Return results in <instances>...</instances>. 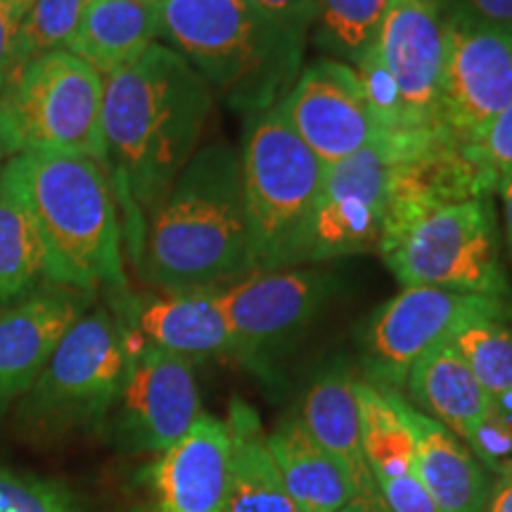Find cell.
Here are the masks:
<instances>
[{
  "label": "cell",
  "instance_id": "6da1fadb",
  "mask_svg": "<svg viewBox=\"0 0 512 512\" xmlns=\"http://www.w3.org/2000/svg\"><path fill=\"white\" fill-rule=\"evenodd\" d=\"M377 252L403 287L512 302L494 197L479 190L453 147L399 166Z\"/></svg>",
  "mask_w": 512,
  "mask_h": 512
},
{
  "label": "cell",
  "instance_id": "7a4b0ae2",
  "mask_svg": "<svg viewBox=\"0 0 512 512\" xmlns=\"http://www.w3.org/2000/svg\"><path fill=\"white\" fill-rule=\"evenodd\" d=\"M211 114L209 83L164 43L105 79V169L131 259L150 211L202 147Z\"/></svg>",
  "mask_w": 512,
  "mask_h": 512
},
{
  "label": "cell",
  "instance_id": "3957f363",
  "mask_svg": "<svg viewBox=\"0 0 512 512\" xmlns=\"http://www.w3.org/2000/svg\"><path fill=\"white\" fill-rule=\"evenodd\" d=\"M133 268L162 294L223 290L256 275L240 147L204 143L145 219Z\"/></svg>",
  "mask_w": 512,
  "mask_h": 512
},
{
  "label": "cell",
  "instance_id": "277c9868",
  "mask_svg": "<svg viewBox=\"0 0 512 512\" xmlns=\"http://www.w3.org/2000/svg\"><path fill=\"white\" fill-rule=\"evenodd\" d=\"M3 171L36 223L46 283L128 292L119 204L105 166L64 152H22Z\"/></svg>",
  "mask_w": 512,
  "mask_h": 512
},
{
  "label": "cell",
  "instance_id": "5b68a950",
  "mask_svg": "<svg viewBox=\"0 0 512 512\" xmlns=\"http://www.w3.org/2000/svg\"><path fill=\"white\" fill-rule=\"evenodd\" d=\"M157 17L164 46L183 55L211 91L245 117L278 105L304 67V50L249 0H169Z\"/></svg>",
  "mask_w": 512,
  "mask_h": 512
},
{
  "label": "cell",
  "instance_id": "8992f818",
  "mask_svg": "<svg viewBox=\"0 0 512 512\" xmlns=\"http://www.w3.org/2000/svg\"><path fill=\"white\" fill-rule=\"evenodd\" d=\"M240 171L256 273L306 264L325 164L292 131L278 105L245 117Z\"/></svg>",
  "mask_w": 512,
  "mask_h": 512
},
{
  "label": "cell",
  "instance_id": "52a82bcc",
  "mask_svg": "<svg viewBox=\"0 0 512 512\" xmlns=\"http://www.w3.org/2000/svg\"><path fill=\"white\" fill-rule=\"evenodd\" d=\"M444 57L446 17L439 0H389L373 48L356 67L384 131L446 145L439 124Z\"/></svg>",
  "mask_w": 512,
  "mask_h": 512
},
{
  "label": "cell",
  "instance_id": "ba28073f",
  "mask_svg": "<svg viewBox=\"0 0 512 512\" xmlns=\"http://www.w3.org/2000/svg\"><path fill=\"white\" fill-rule=\"evenodd\" d=\"M126 366L119 320L107 309H88L64 332L36 382L15 403L17 427L34 439L95 430L110 418Z\"/></svg>",
  "mask_w": 512,
  "mask_h": 512
},
{
  "label": "cell",
  "instance_id": "9c48e42d",
  "mask_svg": "<svg viewBox=\"0 0 512 512\" xmlns=\"http://www.w3.org/2000/svg\"><path fill=\"white\" fill-rule=\"evenodd\" d=\"M105 79L69 50H50L24 64L0 93L12 157L64 152L105 166Z\"/></svg>",
  "mask_w": 512,
  "mask_h": 512
},
{
  "label": "cell",
  "instance_id": "30bf717a",
  "mask_svg": "<svg viewBox=\"0 0 512 512\" xmlns=\"http://www.w3.org/2000/svg\"><path fill=\"white\" fill-rule=\"evenodd\" d=\"M446 145L384 136L342 162L325 166L306 240V264L373 252L380 240L399 166Z\"/></svg>",
  "mask_w": 512,
  "mask_h": 512
},
{
  "label": "cell",
  "instance_id": "8fae6325",
  "mask_svg": "<svg viewBox=\"0 0 512 512\" xmlns=\"http://www.w3.org/2000/svg\"><path fill=\"white\" fill-rule=\"evenodd\" d=\"M339 294V275L323 268L256 273L216 292L233 335V361L266 375L323 316Z\"/></svg>",
  "mask_w": 512,
  "mask_h": 512
},
{
  "label": "cell",
  "instance_id": "7c38bea8",
  "mask_svg": "<svg viewBox=\"0 0 512 512\" xmlns=\"http://www.w3.org/2000/svg\"><path fill=\"white\" fill-rule=\"evenodd\" d=\"M510 302L439 287H403L380 306L363 332V368L375 387L403 392L420 356L446 342L467 320L505 316Z\"/></svg>",
  "mask_w": 512,
  "mask_h": 512
},
{
  "label": "cell",
  "instance_id": "4fadbf2b",
  "mask_svg": "<svg viewBox=\"0 0 512 512\" xmlns=\"http://www.w3.org/2000/svg\"><path fill=\"white\" fill-rule=\"evenodd\" d=\"M112 434L126 453H159L176 446L202 415L192 361L140 344L112 408Z\"/></svg>",
  "mask_w": 512,
  "mask_h": 512
},
{
  "label": "cell",
  "instance_id": "5bb4252c",
  "mask_svg": "<svg viewBox=\"0 0 512 512\" xmlns=\"http://www.w3.org/2000/svg\"><path fill=\"white\" fill-rule=\"evenodd\" d=\"M512 102V34L446 19L441 138L463 152Z\"/></svg>",
  "mask_w": 512,
  "mask_h": 512
},
{
  "label": "cell",
  "instance_id": "9a60e30c",
  "mask_svg": "<svg viewBox=\"0 0 512 512\" xmlns=\"http://www.w3.org/2000/svg\"><path fill=\"white\" fill-rule=\"evenodd\" d=\"M278 110L325 166L392 136L377 119L356 69L330 57L304 64L290 91L278 102Z\"/></svg>",
  "mask_w": 512,
  "mask_h": 512
},
{
  "label": "cell",
  "instance_id": "2e32d148",
  "mask_svg": "<svg viewBox=\"0 0 512 512\" xmlns=\"http://www.w3.org/2000/svg\"><path fill=\"white\" fill-rule=\"evenodd\" d=\"M228 465L226 420L202 413L176 446L138 472L136 501L128 512H223Z\"/></svg>",
  "mask_w": 512,
  "mask_h": 512
},
{
  "label": "cell",
  "instance_id": "e0dca14e",
  "mask_svg": "<svg viewBox=\"0 0 512 512\" xmlns=\"http://www.w3.org/2000/svg\"><path fill=\"white\" fill-rule=\"evenodd\" d=\"M93 294L46 283L0 311V418L29 392Z\"/></svg>",
  "mask_w": 512,
  "mask_h": 512
},
{
  "label": "cell",
  "instance_id": "ac0fdd59",
  "mask_svg": "<svg viewBox=\"0 0 512 512\" xmlns=\"http://www.w3.org/2000/svg\"><path fill=\"white\" fill-rule=\"evenodd\" d=\"M216 292L159 294L147 299H133L131 292L117 294L114 318L124 330L128 354L140 344H150L188 361L233 358V335Z\"/></svg>",
  "mask_w": 512,
  "mask_h": 512
},
{
  "label": "cell",
  "instance_id": "d6986e66",
  "mask_svg": "<svg viewBox=\"0 0 512 512\" xmlns=\"http://www.w3.org/2000/svg\"><path fill=\"white\" fill-rule=\"evenodd\" d=\"M299 420L351 477L354 503L361 512H387L370 475L361 444L356 377L342 363L328 366L306 389Z\"/></svg>",
  "mask_w": 512,
  "mask_h": 512
},
{
  "label": "cell",
  "instance_id": "ffe728a7",
  "mask_svg": "<svg viewBox=\"0 0 512 512\" xmlns=\"http://www.w3.org/2000/svg\"><path fill=\"white\" fill-rule=\"evenodd\" d=\"M415 437V467L439 512H484L491 496V477L475 453L437 420L427 418L399 396Z\"/></svg>",
  "mask_w": 512,
  "mask_h": 512
},
{
  "label": "cell",
  "instance_id": "44dd1931",
  "mask_svg": "<svg viewBox=\"0 0 512 512\" xmlns=\"http://www.w3.org/2000/svg\"><path fill=\"white\" fill-rule=\"evenodd\" d=\"M403 389L411 406L437 420L465 444L475 439L479 427L494 413L491 396L448 339L415 361Z\"/></svg>",
  "mask_w": 512,
  "mask_h": 512
},
{
  "label": "cell",
  "instance_id": "7402d4cb",
  "mask_svg": "<svg viewBox=\"0 0 512 512\" xmlns=\"http://www.w3.org/2000/svg\"><path fill=\"white\" fill-rule=\"evenodd\" d=\"M266 446L299 512H339L354 503L351 477L299 418L278 422Z\"/></svg>",
  "mask_w": 512,
  "mask_h": 512
},
{
  "label": "cell",
  "instance_id": "603a6c76",
  "mask_svg": "<svg viewBox=\"0 0 512 512\" xmlns=\"http://www.w3.org/2000/svg\"><path fill=\"white\" fill-rule=\"evenodd\" d=\"M157 38V8L143 0H88L64 50L107 79L136 62Z\"/></svg>",
  "mask_w": 512,
  "mask_h": 512
},
{
  "label": "cell",
  "instance_id": "cb8c5ba5",
  "mask_svg": "<svg viewBox=\"0 0 512 512\" xmlns=\"http://www.w3.org/2000/svg\"><path fill=\"white\" fill-rule=\"evenodd\" d=\"M230 465L223 512H299L278 475L266 432L249 403L233 399L228 406Z\"/></svg>",
  "mask_w": 512,
  "mask_h": 512
},
{
  "label": "cell",
  "instance_id": "d4e9b609",
  "mask_svg": "<svg viewBox=\"0 0 512 512\" xmlns=\"http://www.w3.org/2000/svg\"><path fill=\"white\" fill-rule=\"evenodd\" d=\"M358 411H361V444L373 482L401 477L415 470V437L401 413L399 392L356 380Z\"/></svg>",
  "mask_w": 512,
  "mask_h": 512
},
{
  "label": "cell",
  "instance_id": "484cf974",
  "mask_svg": "<svg viewBox=\"0 0 512 512\" xmlns=\"http://www.w3.org/2000/svg\"><path fill=\"white\" fill-rule=\"evenodd\" d=\"M43 245L19 190L0 169V311L41 287Z\"/></svg>",
  "mask_w": 512,
  "mask_h": 512
},
{
  "label": "cell",
  "instance_id": "4316f807",
  "mask_svg": "<svg viewBox=\"0 0 512 512\" xmlns=\"http://www.w3.org/2000/svg\"><path fill=\"white\" fill-rule=\"evenodd\" d=\"M505 316L467 320L448 342L491 396L494 411L512 425V323Z\"/></svg>",
  "mask_w": 512,
  "mask_h": 512
},
{
  "label": "cell",
  "instance_id": "83f0119b",
  "mask_svg": "<svg viewBox=\"0 0 512 512\" xmlns=\"http://www.w3.org/2000/svg\"><path fill=\"white\" fill-rule=\"evenodd\" d=\"M389 0H318L313 43L330 60L358 67L373 48Z\"/></svg>",
  "mask_w": 512,
  "mask_h": 512
},
{
  "label": "cell",
  "instance_id": "f1b7e54d",
  "mask_svg": "<svg viewBox=\"0 0 512 512\" xmlns=\"http://www.w3.org/2000/svg\"><path fill=\"white\" fill-rule=\"evenodd\" d=\"M86 5L88 0H34L19 24L15 74L34 57L67 46Z\"/></svg>",
  "mask_w": 512,
  "mask_h": 512
},
{
  "label": "cell",
  "instance_id": "f546056e",
  "mask_svg": "<svg viewBox=\"0 0 512 512\" xmlns=\"http://www.w3.org/2000/svg\"><path fill=\"white\" fill-rule=\"evenodd\" d=\"M460 157L470 166L479 190L496 197L498 185L512 176V102Z\"/></svg>",
  "mask_w": 512,
  "mask_h": 512
},
{
  "label": "cell",
  "instance_id": "4dcf8cb0",
  "mask_svg": "<svg viewBox=\"0 0 512 512\" xmlns=\"http://www.w3.org/2000/svg\"><path fill=\"white\" fill-rule=\"evenodd\" d=\"M0 512H86L62 484L0 465Z\"/></svg>",
  "mask_w": 512,
  "mask_h": 512
},
{
  "label": "cell",
  "instance_id": "1f68e13d",
  "mask_svg": "<svg viewBox=\"0 0 512 512\" xmlns=\"http://www.w3.org/2000/svg\"><path fill=\"white\" fill-rule=\"evenodd\" d=\"M261 17L278 29L292 46L306 50L318 17V0H249Z\"/></svg>",
  "mask_w": 512,
  "mask_h": 512
},
{
  "label": "cell",
  "instance_id": "d6a6232c",
  "mask_svg": "<svg viewBox=\"0 0 512 512\" xmlns=\"http://www.w3.org/2000/svg\"><path fill=\"white\" fill-rule=\"evenodd\" d=\"M467 446L484 465L486 472H494L496 477H501L512 470V425L496 411L486 418L475 439Z\"/></svg>",
  "mask_w": 512,
  "mask_h": 512
},
{
  "label": "cell",
  "instance_id": "836d02e7",
  "mask_svg": "<svg viewBox=\"0 0 512 512\" xmlns=\"http://www.w3.org/2000/svg\"><path fill=\"white\" fill-rule=\"evenodd\" d=\"M375 486L387 512H439L427 486L422 484L418 467L401 477L377 479Z\"/></svg>",
  "mask_w": 512,
  "mask_h": 512
},
{
  "label": "cell",
  "instance_id": "e575fe53",
  "mask_svg": "<svg viewBox=\"0 0 512 512\" xmlns=\"http://www.w3.org/2000/svg\"><path fill=\"white\" fill-rule=\"evenodd\" d=\"M446 19L512 34V0H439Z\"/></svg>",
  "mask_w": 512,
  "mask_h": 512
},
{
  "label": "cell",
  "instance_id": "d590c367",
  "mask_svg": "<svg viewBox=\"0 0 512 512\" xmlns=\"http://www.w3.org/2000/svg\"><path fill=\"white\" fill-rule=\"evenodd\" d=\"M19 24H22V19L8 5L0 3V93H3V88L8 86L12 74H15Z\"/></svg>",
  "mask_w": 512,
  "mask_h": 512
},
{
  "label": "cell",
  "instance_id": "8d00e7d4",
  "mask_svg": "<svg viewBox=\"0 0 512 512\" xmlns=\"http://www.w3.org/2000/svg\"><path fill=\"white\" fill-rule=\"evenodd\" d=\"M496 197L501 200V238H503V249L508 254L512 264V176L505 178V181L498 185Z\"/></svg>",
  "mask_w": 512,
  "mask_h": 512
},
{
  "label": "cell",
  "instance_id": "74e56055",
  "mask_svg": "<svg viewBox=\"0 0 512 512\" xmlns=\"http://www.w3.org/2000/svg\"><path fill=\"white\" fill-rule=\"evenodd\" d=\"M484 512H512V470L498 477L496 484L491 486V496Z\"/></svg>",
  "mask_w": 512,
  "mask_h": 512
},
{
  "label": "cell",
  "instance_id": "f35d334b",
  "mask_svg": "<svg viewBox=\"0 0 512 512\" xmlns=\"http://www.w3.org/2000/svg\"><path fill=\"white\" fill-rule=\"evenodd\" d=\"M12 157V147H10V136H8V126H5V119H3V112H0V169H3V164L8 162Z\"/></svg>",
  "mask_w": 512,
  "mask_h": 512
},
{
  "label": "cell",
  "instance_id": "ab89813d",
  "mask_svg": "<svg viewBox=\"0 0 512 512\" xmlns=\"http://www.w3.org/2000/svg\"><path fill=\"white\" fill-rule=\"evenodd\" d=\"M0 3H5L19 19H24L31 5H34V0H0Z\"/></svg>",
  "mask_w": 512,
  "mask_h": 512
},
{
  "label": "cell",
  "instance_id": "60d3db41",
  "mask_svg": "<svg viewBox=\"0 0 512 512\" xmlns=\"http://www.w3.org/2000/svg\"><path fill=\"white\" fill-rule=\"evenodd\" d=\"M143 3H147V5H152V8H159V5L169 3V0H143Z\"/></svg>",
  "mask_w": 512,
  "mask_h": 512
},
{
  "label": "cell",
  "instance_id": "b9f144b4",
  "mask_svg": "<svg viewBox=\"0 0 512 512\" xmlns=\"http://www.w3.org/2000/svg\"><path fill=\"white\" fill-rule=\"evenodd\" d=\"M339 512H361V510H358L356 505H347V508H344V510H339Z\"/></svg>",
  "mask_w": 512,
  "mask_h": 512
},
{
  "label": "cell",
  "instance_id": "7bdbcfd3",
  "mask_svg": "<svg viewBox=\"0 0 512 512\" xmlns=\"http://www.w3.org/2000/svg\"><path fill=\"white\" fill-rule=\"evenodd\" d=\"M505 318H508V320H510V323H512V302L508 304V316H505Z\"/></svg>",
  "mask_w": 512,
  "mask_h": 512
}]
</instances>
